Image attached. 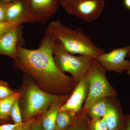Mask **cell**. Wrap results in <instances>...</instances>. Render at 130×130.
I'll return each instance as SVG.
<instances>
[{
    "instance_id": "obj_24",
    "label": "cell",
    "mask_w": 130,
    "mask_h": 130,
    "mask_svg": "<svg viewBox=\"0 0 130 130\" xmlns=\"http://www.w3.org/2000/svg\"><path fill=\"white\" fill-rule=\"evenodd\" d=\"M6 4H0V23L6 21Z\"/></svg>"
},
{
    "instance_id": "obj_30",
    "label": "cell",
    "mask_w": 130,
    "mask_h": 130,
    "mask_svg": "<svg viewBox=\"0 0 130 130\" xmlns=\"http://www.w3.org/2000/svg\"><path fill=\"white\" fill-rule=\"evenodd\" d=\"M128 57L130 58V52L128 53ZM129 67H128V70H127L126 71H127V73H128V75L130 76V60H129Z\"/></svg>"
},
{
    "instance_id": "obj_1",
    "label": "cell",
    "mask_w": 130,
    "mask_h": 130,
    "mask_svg": "<svg viewBox=\"0 0 130 130\" xmlns=\"http://www.w3.org/2000/svg\"><path fill=\"white\" fill-rule=\"evenodd\" d=\"M55 40L46 31L36 49H28L19 44L14 66L30 76L38 86L47 92L59 95L71 94L75 86L72 77L61 72L54 60Z\"/></svg>"
},
{
    "instance_id": "obj_18",
    "label": "cell",
    "mask_w": 130,
    "mask_h": 130,
    "mask_svg": "<svg viewBox=\"0 0 130 130\" xmlns=\"http://www.w3.org/2000/svg\"><path fill=\"white\" fill-rule=\"evenodd\" d=\"M24 23H28L26 18H24L13 21H6L0 23V36L9 31L13 29Z\"/></svg>"
},
{
    "instance_id": "obj_15",
    "label": "cell",
    "mask_w": 130,
    "mask_h": 130,
    "mask_svg": "<svg viewBox=\"0 0 130 130\" xmlns=\"http://www.w3.org/2000/svg\"><path fill=\"white\" fill-rule=\"evenodd\" d=\"M22 94L17 92L16 94L1 100L0 103V123L6 121L10 116V112L13 103L17 99H20Z\"/></svg>"
},
{
    "instance_id": "obj_12",
    "label": "cell",
    "mask_w": 130,
    "mask_h": 130,
    "mask_svg": "<svg viewBox=\"0 0 130 130\" xmlns=\"http://www.w3.org/2000/svg\"><path fill=\"white\" fill-rule=\"evenodd\" d=\"M71 94L61 95L42 114L41 123L42 130H56V118L61 107L67 101Z\"/></svg>"
},
{
    "instance_id": "obj_17",
    "label": "cell",
    "mask_w": 130,
    "mask_h": 130,
    "mask_svg": "<svg viewBox=\"0 0 130 130\" xmlns=\"http://www.w3.org/2000/svg\"><path fill=\"white\" fill-rule=\"evenodd\" d=\"M90 119L87 112L82 109L74 122L64 130H90L89 126Z\"/></svg>"
},
{
    "instance_id": "obj_14",
    "label": "cell",
    "mask_w": 130,
    "mask_h": 130,
    "mask_svg": "<svg viewBox=\"0 0 130 130\" xmlns=\"http://www.w3.org/2000/svg\"><path fill=\"white\" fill-rule=\"evenodd\" d=\"M108 98L96 100L89 107L87 113L91 119H97L104 117L106 112Z\"/></svg>"
},
{
    "instance_id": "obj_20",
    "label": "cell",
    "mask_w": 130,
    "mask_h": 130,
    "mask_svg": "<svg viewBox=\"0 0 130 130\" xmlns=\"http://www.w3.org/2000/svg\"><path fill=\"white\" fill-rule=\"evenodd\" d=\"M18 91L12 89L6 82L0 80V100L13 95Z\"/></svg>"
},
{
    "instance_id": "obj_3",
    "label": "cell",
    "mask_w": 130,
    "mask_h": 130,
    "mask_svg": "<svg viewBox=\"0 0 130 130\" xmlns=\"http://www.w3.org/2000/svg\"><path fill=\"white\" fill-rule=\"evenodd\" d=\"M106 71L96 59H93L85 75L88 82L89 91L83 106L84 111L87 112L91 105L100 98L116 97V90L106 76Z\"/></svg>"
},
{
    "instance_id": "obj_31",
    "label": "cell",
    "mask_w": 130,
    "mask_h": 130,
    "mask_svg": "<svg viewBox=\"0 0 130 130\" xmlns=\"http://www.w3.org/2000/svg\"><path fill=\"white\" fill-rule=\"evenodd\" d=\"M1 100H0V103H1Z\"/></svg>"
},
{
    "instance_id": "obj_25",
    "label": "cell",
    "mask_w": 130,
    "mask_h": 130,
    "mask_svg": "<svg viewBox=\"0 0 130 130\" xmlns=\"http://www.w3.org/2000/svg\"><path fill=\"white\" fill-rule=\"evenodd\" d=\"M29 130H42L41 125V119H35L32 123Z\"/></svg>"
},
{
    "instance_id": "obj_22",
    "label": "cell",
    "mask_w": 130,
    "mask_h": 130,
    "mask_svg": "<svg viewBox=\"0 0 130 130\" xmlns=\"http://www.w3.org/2000/svg\"><path fill=\"white\" fill-rule=\"evenodd\" d=\"M35 119H33L29 121L24 122L17 128L11 130H29L31 125Z\"/></svg>"
},
{
    "instance_id": "obj_13",
    "label": "cell",
    "mask_w": 130,
    "mask_h": 130,
    "mask_svg": "<svg viewBox=\"0 0 130 130\" xmlns=\"http://www.w3.org/2000/svg\"><path fill=\"white\" fill-rule=\"evenodd\" d=\"M27 0H16L6 4V21L27 18Z\"/></svg>"
},
{
    "instance_id": "obj_27",
    "label": "cell",
    "mask_w": 130,
    "mask_h": 130,
    "mask_svg": "<svg viewBox=\"0 0 130 130\" xmlns=\"http://www.w3.org/2000/svg\"><path fill=\"white\" fill-rule=\"evenodd\" d=\"M126 123L124 130H130V114L126 115Z\"/></svg>"
},
{
    "instance_id": "obj_19",
    "label": "cell",
    "mask_w": 130,
    "mask_h": 130,
    "mask_svg": "<svg viewBox=\"0 0 130 130\" xmlns=\"http://www.w3.org/2000/svg\"><path fill=\"white\" fill-rule=\"evenodd\" d=\"M20 99H17L13 103L10 112L11 118L14 124H21L24 123L22 120V116L19 105V100Z\"/></svg>"
},
{
    "instance_id": "obj_23",
    "label": "cell",
    "mask_w": 130,
    "mask_h": 130,
    "mask_svg": "<svg viewBox=\"0 0 130 130\" xmlns=\"http://www.w3.org/2000/svg\"><path fill=\"white\" fill-rule=\"evenodd\" d=\"M21 124H6L0 125V130H11L17 128Z\"/></svg>"
},
{
    "instance_id": "obj_7",
    "label": "cell",
    "mask_w": 130,
    "mask_h": 130,
    "mask_svg": "<svg viewBox=\"0 0 130 130\" xmlns=\"http://www.w3.org/2000/svg\"><path fill=\"white\" fill-rule=\"evenodd\" d=\"M60 0H27L28 22L45 24L58 10Z\"/></svg>"
},
{
    "instance_id": "obj_11",
    "label": "cell",
    "mask_w": 130,
    "mask_h": 130,
    "mask_svg": "<svg viewBox=\"0 0 130 130\" xmlns=\"http://www.w3.org/2000/svg\"><path fill=\"white\" fill-rule=\"evenodd\" d=\"M23 43L21 25L0 36V54L16 58L17 47Z\"/></svg>"
},
{
    "instance_id": "obj_5",
    "label": "cell",
    "mask_w": 130,
    "mask_h": 130,
    "mask_svg": "<svg viewBox=\"0 0 130 130\" xmlns=\"http://www.w3.org/2000/svg\"><path fill=\"white\" fill-rule=\"evenodd\" d=\"M24 96V122L42 114L61 95L48 93L36 83H31L26 87Z\"/></svg>"
},
{
    "instance_id": "obj_6",
    "label": "cell",
    "mask_w": 130,
    "mask_h": 130,
    "mask_svg": "<svg viewBox=\"0 0 130 130\" xmlns=\"http://www.w3.org/2000/svg\"><path fill=\"white\" fill-rule=\"evenodd\" d=\"M105 6L104 0H75L64 8L69 14L90 23L100 18Z\"/></svg>"
},
{
    "instance_id": "obj_21",
    "label": "cell",
    "mask_w": 130,
    "mask_h": 130,
    "mask_svg": "<svg viewBox=\"0 0 130 130\" xmlns=\"http://www.w3.org/2000/svg\"><path fill=\"white\" fill-rule=\"evenodd\" d=\"M89 126L90 130H109L104 118L90 120Z\"/></svg>"
},
{
    "instance_id": "obj_4",
    "label": "cell",
    "mask_w": 130,
    "mask_h": 130,
    "mask_svg": "<svg viewBox=\"0 0 130 130\" xmlns=\"http://www.w3.org/2000/svg\"><path fill=\"white\" fill-rule=\"evenodd\" d=\"M54 60L61 72L71 75L75 86L86 74L94 59L88 56H76L65 49L61 43L56 39L53 50Z\"/></svg>"
},
{
    "instance_id": "obj_8",
    "label": "cell",
    "mask_w": 130,
    "mask_h": 130,
    "mask_svg": "<svg viewBox=\"0 0 130 130\" xmlns=\"http://www.w3.org/2000/svg\"><path fill=\"white\" fill-rule=\"evenodd\" d=\"M130 52V45L115 48L108 53H104L96 59L106 71L121 74L127 71L129 60L125 57Z\"/></svg>"
},
{
    "instance_id": "obj_2",
    "label": "cell",
    "mask_w": 130,
    "mask_h": 130,
    "mask_svg": "<svg viewBox=\"0 0 130 130\" xmlns=\"http://www.w3.org/2000/svg\"><path fill=\"white\" fill-rule=\"evenodd\" d=\"M46 31L59 40L65 49L73 54L96 59L105 53L102 48L95 45L80 28L73 29L64 25L60 20L51 22Z\"/></svg>"
},
{
    "instance_id": "obj_16",
    "label": "cell",
    "mask_w": 130,
    "mask_h": 130,
    "mask_svg": "<svg viewBox=\"0 0 130 130\" xmlns=\"http://www.w3.org/2000/svg\"><path fill=\"white\" fill-rule=\"evenodd\" d=\"M78 115L70 111L60 110L56 118V130L66 129L74 122Z\"/></svg>"
},
{
    "instance_id": "obj_9",
    "label": "cell",
    "mask_w": 130,
    "mask_h": 130,
    "mask_svg": "<svg viewBox=\"0 0 130 130\" xmlns=\"http://www.w3.org/2000/svg\"><path fill=\"white\" fill-rule=\"evenodd\" d=\"M88 82L85 76L76 85L72 93L61 107L60 110H67L79 114L88 97Z\"/></svg>"
},
{
    "instance_id": "obj_26",
    "label": "cell",
    "mask_w": 130,
    "mask_h": 130,
    "mask_svg": "<svg viewBox=\"0 0 130 130\" xmlns=\"http://www.w3.org/2000/svg\"><path fill=\"white\" fill-rule=\"evenodd\" d=\"M74 1L75 0H60V5L63 7L64 8Z\"/></svg>"
},
{
    "instance_id": "obj_10",
    "label": "cell",
    "mask_w": 130,
    "mask_h": 130,
    "mask_svg": "<svg viewBox=\"0 0 130 130\" xmlns=\"http://www.w3.org/2000/svg\"><path fill=\"white\" fill-rule=\"evenodd\" d=\"M116 97L108 98L106 112L103 117L109 130H124L126 123V115Z\"/></svg>"
},
{
    "instance_id": "obj_29",
    "label": "cell",
    "mask_w": 130,
    "mask_h": 130,
    "mask_svg": "<svg viewBox=\"0 0 130 130\" xmlns=\"http://www.w3.org/2000/svg\"><path fill=\"white\" fill-rule=\"evenodd\" d=\"M124 3L125 6L130 9V0H124Z\"/></svg>"
},
{
    "instance_id": "obj_28",
    "label": "cell",
    "mask_w": 130,
    "mask_h": 130,
    "mask_svg": "<svg viewBox=\"0 0 130 130\" xmlns=\"http://www.w3.org/2000/svg\"><path fill=\"white\" fill-rule=\"evenodd\" d=\"M16 0H0V4L5 5L8 4Z\"/></svg>"
}]
</instances>
